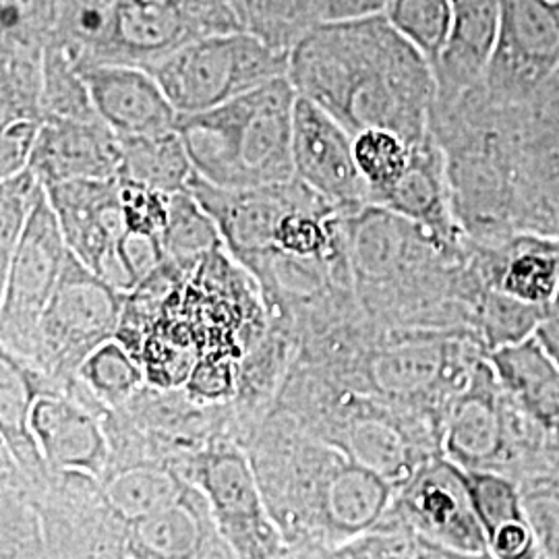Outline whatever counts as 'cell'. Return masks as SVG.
<instances>
[{
    "label": "cell",
    "mask_w": 559,
    "mask_h": 559,
    "mask_svg": "<svg viewBox=\"0 0 559 559\" xmlns=\"http://www.w3.org/2000/svg\"><path fill=\"white\" fill-rule=\"evenodd\" d=\"M288 80L353 138L388 129L415 145L429 135L436 71L385 13L313 27L290 50Z\"/></svg>",
    "instance_id": "cell-1"
},
{
    "label": "cell",
    "mask_w": 559,
    "mask_h": 559,
    "mask_svg": "<svg viewBox=\"0 0 559 559\" xmlns=\"http://www.w3.org/2000/svg\"><path fill=\"white\" fill-rule=\"evenodd\" d=\"M429 133L443 152L452 212L466 239L489 247L516 235L522 106L493 100L479 83L436 100Z\"/></svg>",
    "instance_id": "cell-2"
},
{
    "label": "cell",
    "mask_w": 559,
    "mask_h": 559,
    "mask_svg": "<svg viewBox=\"0 0 559 559\" xmlns=\"http://www.w3.org/2000/svg\"><path fill=\"white\" fill-rule=\"evenodd\" d=\"M288 78L198 115H180L179 133L200 179L222 189H260L295 180Z\"/></svg>",
    "instance_id": "cell-3"
},
{
    "label": "cell",
    "mask_w": 559,
    "mask_h": 559,
    "mask_svg": "<svg viewBox=\"0 0 559 559\" xmlns=\"http://www.w3.org/2000/svg\"><path fill=\"white\" fill-rule=\"evenodd\" d=\"M288 50L237 29L191 41L147 71L179 115H198L288 78Z\"/></svg>",
    "instance_id": "cell-4"
},
{
    "label": "cell",
    "mask_w": 559,
    "mask_h": 559,
    "mask_svg": "<svg viewBox=\"0 0 559 559\" xmlns=\"http://www.w3.org/2000/svg\"><path fill=\"white\" fill-rule=\"evenodd\" d=\"M127 293L87 270L69 253L59 284L48 300L25 362L44 378L69 388L87 359L104 342L117 338Z\"/></svg>",
    "instance_id": "cell-5"
},
{
    "label": "cell",
    "mask_w": 559,
    "mask_h": 559,
    "mask_svg": "<svg viewBox=\"0 0 559 559\" xmlns=\"http://www.w3.org/2000/svg\"><path fill=\"white\" fill-rule=\"evenodd\" d=\"M240 29L222 0H115L100 40L83 67H154L191 41Z\"/></svg>",
    "instance_id": "cell-6"
},
{
    "label": "cell",
    "mask_w": 559,
    "mask_h": 559,
    "mask_svg": "<svg viewBox=\"0 0 559 559\" xmlns=\"http://www.w3.org/2000/svg\"><path fill=\"white\" fill-rule=\"evenodd\" d=\"M69 247L46 189L34 205L7 272L0 276L2 350L27 362L41 313L59 284Z\"/></svg>",
    "instance_id": "cell-7"
},
{
    "label": "cell",
    "mask_w": 559,
    "mask_h": 559,
    "mask_svg": "<svg viewBox=\"0 0 559 559\" xmlns=\"http://www.w3.org/2000/svg\"><path fill=\"white\" fill-rule=\"evenodd\" d=\"M559 67V2L503 0L483 87L500 104L524 106Z\"/></svg>",
    "instance_id": "cell-8"
},
{
    "label": "cell",
    "mask_w": 559,
    "mask_h": 559,
    "mask_svg": "<svg viewBox=\"0 0 559 559\" xmlns=\"http://www.w3.org/2000/svg\"><path fill=\"white\" fill-rule=\"evenodd\" d=\"M193 475L237 559H286L251 460L235 448H214L201 454Z\"/></svg>",
    "instance_id": "cell-9"
},
{
    "label": "cell",
    "mask_w": 559,
    "mask_h": 559,
    "mask_svg": "<svg viewBox=\"0 0 559 559\" xmlns=\"http://www.w3.org/2000/svg\"><path fill=\"white\" fill-rule=\"evenodd\" d=\"M419 537L464 554H487L466 473L436 454L399 491L392 508Z\"/></svg>",
    "instance_id": "cell-10"
},
{
    "label": "cell",
    "mask_w": 559,
    "mask_h": 559,
    "mask_svg": "<svg viewBox=\"0 0 559 559\" xmlns=\"http://www.w3.org/2000/svg\"><path fill=\"white\" fill-rule=\"evenodd\" d=\"M69 251L120 293L127 280L120 267V240L127 235L120 179L69 180L44 187Z\"/></svg>",
    "instance_id": "cell-11"
},
{
    "label": "cell",
    "mask_w": 559,
    "mask_h": 559,
    "mask_svg": "<svg viewBox=\"0 0 559 559\" xmlns=\"http://www.w3.org/2000/svg\"><path fill=\"white\" fill-rule=\"evenodd\" d=\"M295 179L350 216L371 205L355 160V138L318 104L297 96L293 120Z\"/></svg>",
    "instance_id": "cell-12"
},
{
    "label": "cell",
    "mask_w": 559,
    "mask_h": 559,
    "mask_svg": "<svg viewBox=\"0 0 559 559\" xmlns=\"http://www.w3.org/2000/svg\"><path fill=\"white\" fill-rule=\"evenodd\" d=\"M396 489L380 473L350 459L336 443L325 445L309 508L318 510L325 539L350 543L373 531L394 508Z\"/></svg>",
    "instance_id": "cell-13"
},
{
    "label": "cell",
    "mask_w": 559,
    "mask_h": 559,
    "mask_svg": "<svg viewBox=\"0 0 559 559\" xmlns=\"http://www.w3.org/2000/svg\"><path fill=\"white\" fill-rule=\"evenodd\" d=\"M96 112L120 140L164 135L179 129V110L152 71L138 64L81 67Z\"/></svg>",
    "instance_id": "cell-14"
},
{
    "label": "cell",
    "mask_w": 559,
    "mask_h": 559,
    "mask_svg": "<svg viewBox=\"0 0 559 559\" xmlns=\"http://www.w3.org/2000/svg\"><path fill=\"white\" fill-rule=\"evenodd\" d=\"M29 429L50 468L104 473L108 438L92 408L75 396L73 385L40 392L32 404Z\"/></svg>",
    "instance_id": "cell-15"
},
{
    "label": "cell",
    "mask_w": 559,
    "mask_h": 559,
    "mask_svg": "<svg viewBox=\"0 0 559 559\" xmlns=\"http://www.w3.org/2000/svg\"><path fill=\"white\" fill-rule=\"evenodd\" d=\"M29 168L44 187L119 179L122 143L102 120L44 119Z\"/></svg>",
    "instance_id": "cell-16"
},
{
    "label": "cell",
    "mask_w": 559,
    "mask_h": 559,
    "mask_svg": "<svg viewBox=\"0 0 559 559\" xmlns=\"http://www.w3.org/2000/svg\"><path fill=\"white\" fill-rule=\"evenodd\" d=\"M473 261L487 288L549 307L559 293V240L516 233L498 245H475Z\"/></svg>",
    "instance_id": "cell-17"
},
{
    "label": "cell",
    "mask_w": 559,
    "mask_h": 559,
    "mask_svg": "<svg viewBox=\"0 0 559 559\" xmlns=\"http://www.w3.org/2000/svg\"><path fill=\"white\" fill-rule=\"evenodd\" d=\"M519 233L559 240V124L522 106Z\"/></svg>",
    "instance_id": "cell-18"
},
{
    "label": "cell",
    "mask_w": 559,
    "mask_h": 559,
    "mask_svg": "<svg viewBox=\"0 0 559 559\" xmlns=\"http://www.w3.org/2000/svg\"><path fill=\"white\" fill-rule=\"evenodd\" d=\"M373 205L396 212L445 242L466 240L452 212L445 158L431 133L413 145V156L406 173Z\"/></svg>",
    "instance_id": "cell-19"
},
{
    "label": "cell",
    "mask_w": 559,
    "mask_h": 559,
    "mask_svg": "<svg viewBox=\"0 0 559 559\" xmlns=\"http://www.w3.org/2000/svg\"><path fill=\"white\" fill-rule=\"evenodd\" d=\"M503 0H452V32L440 64L438 102L483 83L500 29Z\"/></svg>",
    "instance_id": "cell-20"
},
{
    "label": "cell",
    "mask_w": 559,
    "mask_h": 559,
    "mask_svg": "<svg viewBox=\"0 0 559 559\" xmlns=\"http://www.w3.org/2000/svg\"><path fill=\"white\" fill-rule=\"evenodd\" d=\"M487 360L508 396L559 440V360L539 336L496 348Z\"/></svg>",
    "instance_id": "cell-21"
},
{
    "label": "cell",
    "mask_w": 559,
    "mask_h": 559,
    "mask_svg": "<svg viewBox=\"0 0 559 559\" xmlns=\"http://www.w3.org/2000/svg\"><path fill=\"white\" fill-rule=\"evenodd\" d=\"M493 559H543L519 483L500 473L464 471Z\"/></svg>",
    "instance_id": "cell-22"
},
{
    "label": "cell",
    "mask_w": 559,
    "mask_h": 559,
    "mask_svg": "<svg viewBox=\"0 0 559 559\" xmlns=\"http://www.w3.org/2000/svg\"><path fill=\"white\" fill-rule=\"evenodd\" d=\"M60 388L44 378L40 371L15 359L13 355H0V431H2V450L11 454V460L20 464L21 471L40 473L46 464L41 459L40 448L29 429V413L36 396L48 390Z\"/></svg>",
    "instance_id": "cell-23"
},
{
    "label": "cell",
    "mask_w": 559,
    "mask_h": 559,
    "mask_svg": "<svg viewBox=\"0 0 559 559\" xmlns=\"http://www.w3.org/2000/svg\"><path fill=\"white\" fill-rule=\"evenodd\" d=\"M207 503V501H205ZM189 489L175 506L160 514L138 520L131 526V539L143 559H203L210 539V506Z\"/></svg>",
    "instance_id": "cell-24"
},
{
    "label": "cell",
    "mask_w": 559,
    "mask_h": 559,
    "mask_svg": "<svg viewBox=\"0 0 559 559\" xmlns=\"http://www.w3.org/2000/svg\"><path fill=\"white\" fill-rule=\"evenodd\" d=\"M189 491L179 475L154 462L131 464L110 475L104 483V500L110 512L124 524L160 514Z\"/></svg>",
    "instance_id": "cell-25"
},
{
    "label": "cell",
    "mask_w": 559,
    "mask_h": 559,
    "mask_svg": "<svg viewBox=\"0 0 559 559\" xmlns=\"http://www.w3.org/2000/svg\"><path fill=\"white\" fill-rule=\"evenodd\" d=\"M122 143L119 179L133 180L154 191L175 195L189 191L195 168L180 138L179 129L152 138H131Z\"/></svg>",
    "instance_id": "cell-26"
},
{
    "label": "cell",
    "mask_w": 559,
    "mask_h": 559,
    "mask_svg": "<svg viewBox=\"0 0 559 559\" xmlns=\"http://www.w3.org/2000/svg\"><path fill=\"white\" fill-rule=\"evenodd\" d=\"M0 124L44 120V50L40 41L0 38Z\"/></svg>",
    "instance_id": "cell-27"
},
{
    "label": "cell",
    "mask_w": 559,
    "mask_h": 559,
    "mask_svg": "<svg viewBox=\"0 0 559 559\" xmlns=\"http://www.w3.org/2000/svg\"><path fill=\"white\" fill-rule=\"evenodd\" d=\"M239 21L240 29L280 50L295 44L325 23V0H222Z\"/></svg>",
    "instance_id": "cell-28"
},
{
    "label": "cell",
    "mask_w": 559,
    "mask_h": 559,
    "mask_svg": "<svg viewBox=\"0 0 559 559\" xmlns=\"http://www.w3.org/2000/svg\"><path fill=\"white\" fill-rule=\"evenodd\" d=\"M75 381L96 404L115 408L135 399L147 380L138 357L119 338H112L83 360Z\"/></svg>",
    "instance_id": "cell-29"
},
{
    "label": "cell",
    "mask_w": 559,
    "mask_h": 559,
    "mask_svg": "<svg viewBox=\"0 0 559 559\" xmlns=\"http://www.w3.org/2000/svg\"><path fill=\"white\" fill-rule=\"evenodd\" d=\"M44 119L100 120L92 100L90 87L83 78L80 62L50 40L44 50V90H41Z\"/></svg>",
    "instance_id": "cell-30"
},
{
    "label": "cell",
    "mask_w": 559,
    "mask_h": 559,
    "mask_svg": "<svg viewBox=\"0 0 559 559\" xmlns=\"http://www.w3.org/2000/svg\"><path fill=\"white\" fill-rule=\"evenodd\" d=\"M162 247L166 261L195 263L226 245L218 224L201 207L200 201L191 191H182L170 195V214L162 235Z\"/></svg>",
    "instance_id": "cell-31"
},
{
    "label": "cell",
    "mask_w": 559,
    "mask_h": 559,
    "mask_svg": "<svg viewBox=\"0 0 559 559\" xmlns=\"http://www.w3.org/2000/svg\"><path fill=\"white\" fill-rule=\"evenodd\" d=\"M549 307L514 299L496 288H487L477 305L475 328L487 355L496 348L516 344L537 334Z\"/></svg>",
    "instance_id": "cell-32"
},
{
    "label": "cell",
    "mask_w": 559,
    "mask_h": 559,
    "mask_svg": "<svg viewBox=\"0 0 559 559\" xmlns=\"http://www.w3.org/2000/svg\"><path fill=\"white\" fill-rule=\"evenodd\" d=\"M385 17L436 71L452 32V0H390Z\"/></svg>",
    "instance_id": "cell-33"
},
{
    "label": "cell",
    "mask_w": 559,
    "mask_h": 559,
    "mask_svg": "<svg viewBox=\"0 0 559 559\" xmlns=\"http://www.w3.org/2000/svg\"><path fill=\"white\" fill-rule=\"evenodd\" d=\"M413 156V145L388 129H367L355 135V160L367 182L371 203L378 201L402 179Z\"/></svg>",
    "instance_id": "cell-34"
},
{
    "label": "cell",
    "mask_w": 559,
    "mask_h": 559,
    "mask_svg": "<svg viewBox=\"0 0 559 559\" xmlns=\"http://www.w3.org/2000/svg\"><path fill=\"white\" fill-rule=\"evenodd\" d=\"M41 191L44 185L32 168L0 180V276L15 255Z\"/></svg>",
    "instance_id": "cell-35"
},
{
    "label": "cell",
    "mask_w": 559,
    "mask_h": 559,
    "mask_svg": "<svg viewBox=\"0 0 559 559\" xmlns=\"http://www.w3.org/2000/svg\"><path fill=\"white\" fill-rule=\"evenodd\" d=\"M524 510L531 520L540 558L559 559V473L540 471L519 480Z\"/></svg>",
    "instance_id": "cell-36"
},
{
    "label": "cell",
    "mask_w": 559,
    "mask_h": 559,
    "mask_svg": "<svg viewBox=\"0 0 559 559\" xmlns=\"http://www.w3.org/2000/svg\"><path fill=\"white\" fill-rule=\"evenodd\" d=\"M115 0H59L57 27L52 40L64 46L80 67L100 40Z\"/></svg>",
    "instance_id": "cell-37"
},
{
    "label": "cell",
    "mask_w": 559,
    "mask_h": 559,
    "mask_svg": "<svg viewBox=\"0 0 559 559\" xmlns=\"http://www.w3.org/2000/svg\"><path fill=\"white\" fill-rule=\"evenodd\" d=\"M120 200L129 233L162 240L170 214V195L133 180L120 179Z\"/></svg>",
    "instance_id": "cell-38"
},
{
    "label": "cell",
    "mask_w": 559,
    "mask_h": 559,
    "mask_svg": "<svg viewBox=\"0 0 559 559\" xmlns=\"http://www.w3.org/2000/svg\"><path fill=\"white\" fill-rule=\"evenodd\" d=\"M41 120H15L0 127V180L29 168Z\"/></svg>",
    "instance_id": "cell-39"
},
{
    "label": "cell",
    "mask_w": 559,
    "mask_h": 559,
    "mask_svg": "<svg viewBox=\"0 0 559 559\" xmlns=\"http://www.w3.org/2000/svg\"><path fill=\"white\" fill-rule=\"evenodd\" d=\"M390 0H325L328 21L365 20L385 13Z\"/></svg>",
    "instance_id": "cell-40"
},
{
    "label": "cell",
    "mask_w": 559,
    "mask_h": 559,
    "mask_svg": "<svg viewBox=\"0 0 559 559\" xmlns=\"http://www.w3.org/2000/svg\"><path fill=\"white\" fill-rule=\"evenodd\" d=\"M528 106L543 119L559 124V67L558 71L551 75V80L540 87L539 94L528 102Z\"/></svg>",
    "instance_id": "cell-41"
},
{
    "label": "cell",
    "mask_w": 559,
    "mask_h": 559,
    "mask_svg": "<svg viewBox=\"0 0 559 559\" xmlns=\"http://www.w3.org/2000/svg\"><path fill=\"white\" fill-rule=\"evenodd\" d=\"M556 468H558V473H559V450H558V466H556Z\"/></svg>",
    "instance_id": "cell-42"
},
{
    "label": "cell",
    "mask_w": 559,
    "mask_h": 559,
    "mask_svg": "<svg viewBox=\"0 0 559 559\" xmlns=\"http://www.w3.org/2000/svg\"><path fill=\"white\" fill-rule=\"evenodd\" d=\"M556 2H559V0H556Z\"/></svg>",
    "instance_id": "cell-43"
}]
</instances>
